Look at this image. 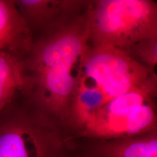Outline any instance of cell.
I'll use <instances>...</instances> for the list:
<instances>
[{"label":"cell","mask_w":157,"mask_h":157,"mask_svg":"<svg viewBox=\"0 0 157 157\" xmlns=\"http://www.w3.org/2000/svg\"><path fill=\"white\" fill-rule=\"evenodd\" d=\"M80 157H157V130L125 138L68 140Z\"/></svg>","instance_id":"7"},{"label":"cell","mask_w":157,"mask_h":157,"mask_svg":"<svg viewBox=\"0 0 157 157\" xmlns=\"http://www.w3.org/2000/svg\"><path fill=\"white\" fill-rule=\"evenodd\" d=\"M24 60L0 52V112L26 95L28 81Z\"/></svg>","instance_id":"9"},{"label":"cell","mask_w":157,"mask_h":157,"mask_svg":"<svg viewBox=\"0 0 157 157\" xmlns=\"http://www.w3.org/2000/svg\"><path fill=\"white\" fill-rule=\"evenodd\" d=\"M156 95L157 84H150L113 98L90 115L70 140L125 138L156 131Z\"/></svg>","instance_id":"5"},{"label":"cell","mask_w":157,"mask_h":157,"mask_svg":"<svg viewBox=\"0 0 157 157\" xmlns=\"http://www.w3.org/2000/svg\"><path fill=\"white\" fill-rule=\"evenodd\" d=\"M68 152L58 123L25 96L0 112V157H66Z\"/></svg>","instance_id":"3"},{"label":"cell","mask_w":157,"mask_h":157,"mask_svg":"<svg viewBox=\"0 0 157 157\" xmlns=\"http://www.w3.org/2000/svg\"><path fill=\"white\" fill-rule=\"evenodd\" d=\"M87 17L90 46L123 51L157 38V3L152 0H92Z\"/></svg>","instance_id":"4"},{"label":"cell","mask_w":157,"mask_h":157,"mask_svg":"<svg viewBox=\"0 0 157 157\" xmlns=\"http://www.w3.org/2000/svg\"><path fill=\"white\" fill-rule=\"evenodd\" d=\"M66 157H80L78 156V154H76L75 152L73 151L69 147H68V154H67V156Z\"/></svg>","instance_id":"11"},{"label":"cell","mask_w":157,"mask_h":157,"mask_svg":"<svg viewBox=\"0 0 157 157\" xmlns=\"http://www.w3.org/2000/svg\"><path fill=\"white\" fill-rule=\"evenodd\" d=\"M150 84H157V76L124 51L90 45L82 60L69 117L63 128L68 140L104 104L135 87Z\"/></svg>","instance_id":"2"},{"label":"cell","mask_w":157,"mask_h":157,"mask_svg":"<svg viewBox=\"0 0 157 157\" xmlns=\"http://www.w3.org/2000/svg\"><path fill=\"white\" fill-rule=\"evenodd\" d=\"M89 46L86 10L69 22L36 37L24 60L28 81L25 97L62 130L69 117Z\"/></svg>","instance_id":"1"},{"label":"cell","mask_w":157,"mask_h":157,"mask_svg":"<svg viewBox=\"0 0 157 157\" xmlns=\"http://www.w3.org/2000/svg\"><path fill=\"white\" fill-rule=\"evenodd\" d=\"M123 51L151 74L157 76V38L137 42Z\"/></svg>","instance_id":"10"},{"label":"cell","mask_w":157,"mask_h":157,"mask_svg":"<svg viewBox=\"0 0 157 157\" xmlns=\"http://www.w3.org/2000/svg\"><path fill=\"white\" fill-rule=\"evenodd\" d=\"M90 0H14L34 39L82 14Z\"/></svg>","instance_id":"6"},{"label":"cell","mask_w":157,"mask_h":157,"mask_svg":"<svg viewBox=\"0 0 157 157\" xmlns=\"http://www.w3.org/2000/svg\"><path fill=\"white\" fill-rule=\"evenodd\" d=\"M34 41L14 0H0V52L24 60Z\"/></svg>","instance_id":"8"}]
</instances>
